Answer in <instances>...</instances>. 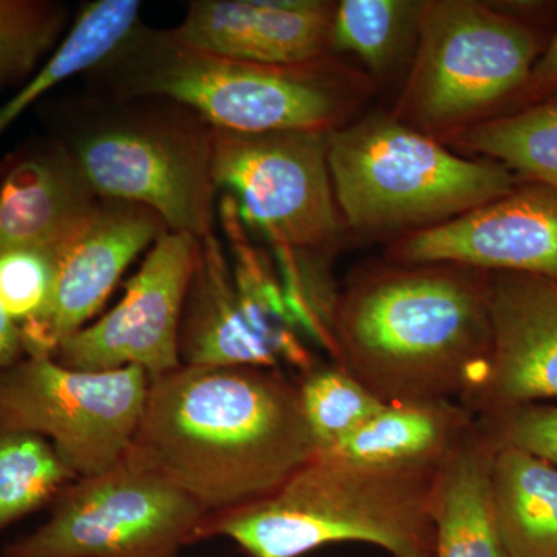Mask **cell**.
Returning <instances> with one entry per match:
<instances>
[{
  "label": "cell",
  "mask_w": 557,
  "mask_h": 557,
  "mask_svg": "<svg viewBox=\"0 0 557 557\" xmlns=\"http://www.w3.org/2000/svg\"><path fill=\"white\" fill-rule=\"evenodd\" d=\"M317 454L281 369L180 366L150 380L129 456L212 512L270 496Z\"/></svg>",
  "instance_id": "obj_1"
},
{
  "label": "cell",
  "mask_w": 557,
  "mask_h": 557,
  "mask_svg": "<svg viewBox=\"0 0 557 557\" xmlns=\"http://www.w3.org/2000/svg\"><path fill=\"white\" fill-rule=\"evenodd\" d=\"M336 364L381 401L467 403L493 350L485 271L375 267L358 274L333 311Z\"/></svg>",
  "instance_id": "obj_2"
},
{
  "label": "cell",
  "mask_w": 557,
  "mask_h": 557,
  "mask_svg": "<svg viewBox=\"0 0 557 557\" xmlns=\"http://www.w3.org/2000/svg\"><path fill=\"white\" fill-rule=\"evenodd\" d=\"M115 100L159 98L237 134L347 126L375 94L364 70L329 54L299 65L230 60L178 42L170 30L135 28L98 67Z\"/></svg>",
  "instance_id": "obj_3"
},
{
  "label": "cell",
  "mask_w": 557,
  "mask_h": 557,
  "mask_svg": "<svg viewBox=\"0 0 557 557\" xmlns=\"http://www.w3.org/2000/svg\"><path fill=\"white\" fill-rule=\"evenodd\" d=\"M437 474L314 454L270 496L208 515L197 542L230 539L247 557H300L343 542L434 557Z\"/></svg>",
  "instance_id": "obj_4"
},
{
  "label": "cell",
  "mask_w": 557,
  "mask_h": 557,
  "mask_svg": "<svg viewBox=\"0 0 557 557\" xmlns=\"http://www.w3.org/2000/svg\"><path fill=\"white\" fill-rule=\"evenodd\" d=\"M329 168L346 228L399 237L437 226L518 188L493 160L458 156L392 113L330 132Z\"/></svg>",
  "instance_id": "obj_5"
},
{
  "label": "cell",
  "mask_w": 557,
  "mask_h": 557,
  "mask_svg": "<svg viewBox=\"0 0 557 557\" xmlns=\"http://www.w3.org/2000/svg\"><path fill=\"white\" fill-rule=\"evenodd\" d=\"M116 101L67 143L91 189L152 209L171 233L197 240L214 234V129L177 102Z\"/></svg>",
  "instance_id": "obj_6"
},
{
  "label": "cell",
  "mask_w": 557,
  "mask_h": 557,
  "mask_svg": "<svg viewBox=\"0 0 557 557\" xmlns=\"http://www.w3.org/2000/svg\"><path fill=\"white\" fill-rule=\"evenodd\" d=\"M522 22L475 0H426L408 81L394 112L406 126L445 138L493 119L536 64Z\"/></svg>",
  "instance_id": "obj_7"
},
{
  "label": "cell",
  "mask_w": 557,
  "mask_h": 557,
  "mask_svg": "<svg viewBox=\"0 0 557 557\" xmlns=\"http://www.w3.org/2000/svg\"><path fill=\"white\" fill-rule=\"evenodd\" d=\"M207 516L127 454L116 467L70 483L49 520L7 545L2 557H180Z\"/></svg>",
  "instance_id": "obj_8"
},
{
  "label": "cell",
  "mask_w": 557,
  "mask_h": 557,
  "mask_svg": "<svg viewBox=\"0 0 557 557\" xmlns=\"http://www.w3.org/2000/svg\"><path fill=\"white\" fill-rule=\"evenodd\" d=\"M149 384L138 368L95 372L24 357L0 369V428L46 438L76 478H91L129 454Z\"/></svg>",
  "instance_id": "obj_9"
},
{
  "label": "cell",
  "mask_w": 557,
  "mask_h": 557,
  "mask_svg": "<svg viewBox=\"0 0 557 557\" xmlns=\"http://www.w3.org/2000/svg\"><path fill=\"white\" fill-rule=\"evenodd\" d=\"M324 132L237 134L215 131L212 178L245 226L273 247L321 252L346 230L333 190Z\"/></svg>",
  "instance_id": "obj_10"
},
{
  "label": "cell",
  "mask_w": 557,
  "mask_h": 557,
  "mask_svg": "<svg viewBox=\"0 0 557 557\" xmlns=\"http://www.w3.org/2000/svg\"><path fill=\"white\" fill-rule=\"evenodd\" d=\"M197 248L199 240L189 234H161L127 281L123 299L65 339L53 358L67 368L95 372L138 368L149 380L178 369L180 327Z\"/></svg>",
  "instance_id": "obj_11"
},
{
  "label": "cell",
  "mask_w": 557,
  "mask_h": 557,
  "mask_svg": "<svg viewBox=\"0 0 557 557\" xmlns=\"http://www.w3.org/2000/svg\"><path fill=\"white\" fill-rule=\"evenodd\" d=\"M399 265L465 267L557 282V190L518 186L507 196L394 240L387 251Z\"/></svg>",
  "instance_id": "obj_12"
},
{
  "label": "cell",
  "mask_w": 557,
  "mask_h": 557,
  "mask_svg": "<svg viewBox=\"0 0 557 557\" xmlns=\"http://www.w3.org/2000/svg\"><path fill=\"white\" fill-rule=\"evenodd\" d=\"M183 366H314L298 330L242 298L215 234L199 239L180 327Z\"/></svg>",
  "instance_id": "obj_13"
},
{
  "label": "cell",
  "mask_w": 557,
  "mask_h": 557,
  "mask_svg": "<svg viewBox=\"0 0 557 557\" xmlns=\"http://www.w3.org/2000/svg\"><path fill=\"white\" fill-rule=\"evenodd\" d=\"M166 231L152 209L101 199L89 222L58 256L49 313L22 341L25 357H53L104 306L127 267Z\"/></svg>",
  "instance_id": "obj_14"
},
{
  "label": "cell",
  "mask_w": 557,
  "mask_h": 557,
  "mask_svg": "<svg viewBox=\"0 0 557 557\" xmlns=\"http://www.w3.org/2000/svg\"><path fill=\"white\" fill-rule=\"evenodd\" d=\"M485 278L493 350L465 406L483 417L557 398V282L518 273Z\"/></svg>",
  "instance_id": "obj_15"
},
{
  "label": "cell",
  "mask_w": 557,
  "mask_h": 557,
  "mask_svg": "<svg viewBox=\"0 0 557 557\" xmlns=\"http://www.w3.org/2000/svg\"><path fill=\"white\" fill-rule=\"evenodd\" d=\"M336 2L324 0H197L172 28L183 46L273 65H299L332 54Z\"/></svg>",
  "instance_id": "obj_16"
},
{
  "label": "cell",
  "mask_w": 557,
  "mask_h": 557,
  "mask_svg": "<svg viewBox=\"0 0 557 557\" xmlns=\"http://www.w3.org/2000/svg\"><path fill=\"white\" fill-rule=\"evenodd\" d=\"M67 143H28L0 161V251L60 256L100 205Z\"/></svg>",
  "instance_id": "obj_17"
},
{
  "label": "cell",
  "mask_w": 557,
  "mask_h": 557,
  "mask_svg": "<svg viewBox=\"0 0 557 557\" xmlns=\"http://www.w3.org/2000/svg\"><path fill=\"white\" fill-rule=\"evenodd\" d=\"M475 424L474 412L454 399L388 403L325 454L372 467L438 471Z\"/></svg>",
  "instance_id": "obj_18"
},
{
  "label": "cell",
  "mask_w": 557,
  "mask_h": 557,
  "mask_svg": "<svg viewBox=\"0 0 557 557\" xmlns=\"http://www.w3.org/2000/svg\"><path fill=\"white\" fill-rule=\"evenodd\" d=\"M496 449V442L478 421L438 469L434 557H509L498 530L491 485Z\"/></svg>",
  "instance_id": "obj_19"
},
{
  "label": "cell",
  "mask_w": 557,
  "mask_h": 557,
  "mask_svg": "<svg viewBox=\"0 0 557 557\" xmlns=\"http://www.w3.org/2000/svg\"><path fill=\"white\" fill-rule=\"evenodd\" d=\"M491 485L509 557H557V468L497 445Z\"/></svg>",
  "instance_id": "obj_20"
},
{
  "label": "cell",
  "mask_w": 557,
  "mask_h": 557,
  "mask_svg": "<svg viewBox=\"0 0 557 557\" xmlns=\"http://www.w3.org/2000/svg\"><path fill=\"white\" fill-rule=\"evenodd\" d=\"M139 10L137 0H98L84 7L57 50L0 108V135L47 91L108 60L138 27Z\"/></svg>",
  "instance_id": "obj_21"
},
{
  "label": "cell",
  "mask_w": 557,
  "mask_h": 557,
  "mask_svg": "<svg viewBox=\"0 0 557 557\" xmlns=\"http://www.w3.org/2000/svg\"><path fill=\"white\" fill-rule=\"evenodd\" d=\"M438 141L448 148L485 156L557 190V94L533 108L493 116Z\"/></svg>",
  "instance_id": "obj_22"
},
{
  "label": "cell",
  "mask_w": 557,
  "mask_h": 557,
  "mask_svg": "<svg viewBox=\"0 0 557 557\" xmlns=\"http://www.w3.org/2000/svg\"><path fill=\"white\" fill-rule=\"evenodd\" d=\"M426 0H341L333 16L330 51L351 53L373 83L392 75L409 50Z\"/></svg>",
  "instance_id": "obj_23"
},
{
  "label": "cell",
  "mask_w": 557,
  "mask_h": 557,
  "mask_svg": "<svg viewBox=\"0 0 557 557\" xmlns=\"http://www.w3.org/2000/svg\"><path fill=\"white\" fill-rule=\"evenodd\" d=\"M76 479L46 438L0 428V534L53 504Z\"/></svg>",
  "instance_id": "obj_24"
},
{
  "label": "cell",
  "mask_w": 557,
  "mask_h": 557,
  "mask_svg": "<svg viewBox=\"0 0 557 557\" xmlns=\"http://www.w3.org/2000/svg\"><path fill=\"white\" fill-rule=\"evenodd\" d=\"M298 387L317 454L338 449L386 405L336 362L307 370Z\"/></svg>",
  "instance_id": "obj_25"
},
{
  "label": "cell",
  "mask_w": 557,
  "mask_h": 557,
  "mask_svg": "<svg viewBox=\"0 0 557 557\" xmlns=\"http://www.w3.org/2000/svg\"><path fill=\"white\" fill-rule=\"evenodd\" d=\"M67 11L47 0H0V90L30 79L64 38Z\"/></svg>",
  "instance_id": "obj_26"
},
{
  "label": "cell",
  "mask_w": 557,
  "mask_h": 557,
  "mask_svg": "<svg viewBox=\"0 0 557 557\" xmlns=\"http://www.w3.org/2000/svg\"><path fill=\"white\" fill-rule=\"evenodd\" d=\"M58 255L40 248L0 251V306L24 341L46 319L57 285Z\"/></svg>",
  "instance_id": "obj_27"
},
{
  "label": "cell",
  "mask_w": 557,
  "mask_h": 557,
  "mask_svg": "<svg viewBox=\"0 0 557 557\" xmlns=\"http://www.w3.org/2000/svg\"><path fill=\"white\" fill-rule=\"evenodd\" d=\"M483 428L497 445L511 446L557 468V406H516L483 416Z\"/></svg>",
  "instance_id": "obj_28"
},
{
  "label": "cell",
  "mask_w": 557,
  "mask_h": 557,
  "mask_svg": "<svg viewBox=\"0 0 557 557\" xmlns=\"http://www.w3.org/2000/svg\"><path fill=\"white\" fill-rule=\"evenodd\" d=\"M520 94H525L531 100L542 95L557 94V32L548 49L536 60Z\"/></svg>",
  "instance_id": "obj_29"
},
{
  "label": "cell",
  "mask_w": 557,
  "mask_h": 557,
  "mask_svg": "<svg viewBox=\"0 0 557 557\" xmlns=\"http://www.w3.org/2000/svg\"><path fill=\"white\" fill-rule=\"evenodd\" d=\"M21 330L0 306V369L24 358Z\"/></svg>",
  "instance_id": "obj_30"
}]
</instances>
